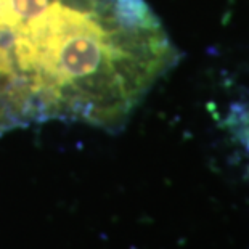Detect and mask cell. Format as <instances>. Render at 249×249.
I'll use <instances>...</instances> for the list:
<instances>
[{
  "label": "cell",
  "instance_id": "6da1fadb",
  "mask_svg": "<svg viewBox=\"0 0 249 249\" xmlns=\"http://www.w3.org/2000/svg\"><path fill=\"white\" fill-rule=\"evenodd\" d=\"M229 127L249 155V105L231 111L229 116Z\"/></svg>",
  "mask_w": 249,
  "mask_h": 249
}]
</instances>
